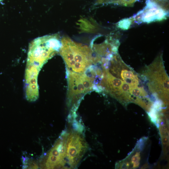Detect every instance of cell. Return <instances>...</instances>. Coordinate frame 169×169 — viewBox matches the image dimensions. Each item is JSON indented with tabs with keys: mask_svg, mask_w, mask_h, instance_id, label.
Here are the masks:
<instances>
[{
	"mask_svg": "<svg viewBox=\"0 0 169 169\" xmlns=\"http://www.w3.org/2000/svg\"><path fill=\"white\" fill-rule=\"evenodd\" d=\"M61 45L59 34L46 35L33 40L29 47L26 71L38 76L42 66L59 52Z\"/></svg>",
	"mask_w": 169,
	"mask_h": 169,
	"instance_id": "1",
	"label": "cell"
},
{
	"mask_svg": "<svg viewBox=\"0 0 169 169\" xmlns=\"http://www.w3.org/2000/svg\"><path fill=\"white\" fill-rule=\"evenodd\" d=\"M59 52L67 69L74 72L83 73L93 64V51L90 46L76 43L67 37L61 38Z\"/></svg>",
	"mask_w": 169,
	"mask_h": 169,
	"instance_id": "2",
	"label": "cell"
},
{
	"mask_svg": "<svg viewBox=\"0 0 169 169\" xmlns=\"http://www.w3.org/2000/svg\"><path fill=\"white\" fill-rule=\"evenodd\" d=\"M68 83L67 104L72 113H75L84 95L93 90V84L90 79L84 73L66 71Z\"/></svg>",
	"mask_w": 169,
	"mask_h": 169,
	"instance_id": "3",
	"label": "cell"
},
{
	"mask_svg": "<svg viewBox=\"0 0 169 169\" xmlns=\"http://www.w3.org/2000/svg\"><path fill=\"white\" fill-rule=\"evenodd\" d=\"M66 131V161L68 169L77 167L88 148L82 133L77 130Z\"/></svg>",
	"mask_w": 169,
	"mask_h": 169,
	"instance_id": "4",
	"label": "cell"
},
{
	"mask_svg": "<svg viewBox=\"0 0 169 169\" xmlns=\"http://www.w3.org/2000/svg\"><path fill=\"white\" fill-rule=\"evenodd\" d=\"M168 17L167 10L154 2L148 1L146 6L131 18L133 22L149 23L163 21Z\"/></svg>",
	"mask_w": 169,
	"mask_h": 169,
	"instance_id": "5",
	"label": "cell"
},
{
	"mask_svg": "<svg viewBox=\"0 0 169 169\" xmlns=\"http://www.w3.org/2000/svg\"><path fill=\"white\" fill-rule=\"evenodd\" d=\"M78 24L82 32H92L98 28L97 23L92 19L81 18L79 21Z\"/></svg>",
	"mask_w": 169,
	"mask_h": 169,
	"instance_id": "6",
	"label": "cell"
},
{
	"mask_svg": "<svg viewBox=\"0 0 169 169\" xmlns=\"http://www.w3.org/2000/svg\"><path fill=\"white\" fill-rule=\"evenodd\" d=\"M131 17L123 19L119 22L116 24V27L123 30H126L129 28L133 23Z\"/></svg>",
	"mask_w": 169,
	"mask_h": 169,
	"instance_id": "7",
	"label": "cell"
},
{
	"mask_svg": "<svg viewBox=\"0 0 169 169\" xmlns=\"http://www.w3.org/2000/svg\"></svg>",
	"mask_w": 169,
	"mask_h": 169,
	"instance_id": "8",
	"label": "cell"
}]
</instances>
